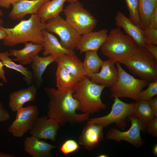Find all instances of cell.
<instances>
[{
	"mask_svg": "<svg viewBox=\"0 0 157 157\" xmlns=\"http://www.w3.org/2000/svg\"><path fill=\"white\" fill-rule=\"evenodd\" d=\"M3 24V21L0 17V40H3L6 37V34L2 26Z\"/></svg>",
	"mask_w": 157,
	"mask_h": 157,
	"instance_id": "41",
	"label": "cell"
},
{
	"mask_svg": "<svg viewBox=\"0 0 157 157\" xmlns=\"http://www.w3.org/2000/svg\"><path fill=\"white\" fill-rule=\"evenodd\" d=\"M138 47L131 37L117 27L110 30L100 48L104 56L115 63L131 55Z\"/></svg>",
	"mask_w": 157,
	"mask_h": 157,
	"instance_id": "3",
	"label": "cell"
},
{
	"mask_svg": "<svg viewBox=\"0 0 157 157\" xmlns=\"http://www.w3.org/2000/svg\"><path fill=\"white\" fill-rule=\"evenodd\" d=\"M104 128L90 120L88 121L78 138L79 143L88 151L93 150L103 140Z\"/></svg>",
	"mask_w": 157,
	"mask_h": 157,
	"instance_id": "13",
	"label": "cell"
},
{
	"mask_svg": "<svg viewBox=\"0 0 157 157\" xmlns=\"http://www.w3.org/2000/svg\"><path fill=\"white\" fill-rule=\"evenodd\" d=\"M156 7L157 0H138L139 14L142 29L149 27L150 17Z\"/></svg>",
	"mask_w": 157,
	"mask_h": 157,
	"instance_id": "28",
	"label": "cell"
},
{
	"mask_svg": "<svg viewBox=\"0 0 157 157\" xmlns=\"http://www.w3.org/2000/svg\"><path fill=\"white\" fill-rule=\"evenodd\" d=\"M45 26L46 22H41L37 15H31L28 19L22 20L13 28L3 27L6 37L3 44L8 47L29 42L42 44V31Z\"/></svg>",
	"mask_w": 157,
	"mask_h": 157,
	"instance_id": "2",
	"label": "cell"
},
{
	"mask_svg": "<svg viewBox=\"0 0 157 157\" xmlns=\"http://www.w3.org/2000/svg\"><path fill=\"white\" fill-rule=\"evenodd\" d=\"M10 117L9 113L4 107L2 102L0 101V123L7 121Z\"/></svg>",
	"mask_w": 157,
	"mask_h": 157,
	"instance_id": "35",
	"label": "cell"
},
{
	"mask_svg": "<svg viewBox=\"0 0 157 157\" xmlns=\"http://www.w3.org/2000/svg\"><path fill=\"white\" fill-rule=\"evenodd\" d=\"M58 64L56 72L57 89L74 93L79 81L63 66Z\"/></svg>",
	"mask_w": 157,
	"mask_h": 157,
	"instance_id": "23",
	"label": "cell"
},
{
	"mask_svg": "<svg viewBox=\"0 0 157 157\" xmlns=\"http://www.w3.org/2000/svg\"><path fill=\"white\" fill-rule=\"evenodd\" d=\"M69 3L63 10L66 20L81 35L93 31L97 19L78 1Z\"/></svg>",
	"mask_w": 157,
	"mask_h": 157,
	"instance_id": "7",
	"label": "cell"
},
{
	"mask_svg": "<svg viewBox=\"0 0 157 157\" xmlns=\"http://www.w3.org/2000/svg\"><path fill=\"white\" fill-rule=\"evenodd\" d=\"M129 12L130 21L141 28V22L138 11V0H125Z\"/></svg>",
	"mask_w": 157,
	"mask_h": 157,
	"instance_id": "30",
	"label": "cell"
},
{
	"mask_svg": "<svg viewBox=\"0 0 157 157\" xmlns=\"http://www.w3.org/2000/svg\"><path fill=\"white\" fill-rule=\"evenodd\" d=\"M128 118L131 123V126L129 130L121 131L116 128H111L108 131L106 138L108 140L118 142L125 141L137 147H140L143 144L141 131H145L144 128L142 123L136 117L131 115Z\"/></svg>",
	"mask_w": 157,
	"mask_h": 157,
	"instance_id": "11",
	"label": "cell"
},
{
	"mask_svg": "<svg viewBox=\"0 0 157 157\" xmlns=\"http://www.w3.org/2000/svg\"><path fill=\"white\" fill-rule=\"evenodd\" d=\"M115 20L116 25L122 28L126 35L134 40L138 47H144L146 43L143 35V29L132 23L120 11L117 12Z\"/></svg>",
	"mask_w": 157,
	"mask_h": 157,
	"instance_id": "16",
	"label": "cell"
},
{
	"mask_svg": "<svg viewBox=\"0 0 157 157\" xmlns=\"http://www.w3.org/2000/svg\"><path fill=\"white\" fill-rule=\"evenodd\" d=\"M37 92V88L34 84L12 92L9 95V108L13 112H17L25 103L34 101Z\"/></svg>",
	"mask_w": 157,
	"mask_h": 157,
	"instance_id": "20",
	"label": "cell"
},
{
	"mask_svg": "<svg viewBox=\"0 0 157 157\" xmlns=\"http://www.w3.org/2000/svg\"><path fill=\"white\" fill-rule=\"evenodd\" d=\"M56 62L63 66L78 81L86 76L83 62L74 53L64 54L58 58Z\"/></svg>",
	"mask_w": 157,
	"mask_h": 157,
	"instance_id": "22",
	"label": "cell"
},
{
	"mask_svg": "<svg viewBox=\"0 0 157 157\" xmlns=\"http://www.w3.org/2000/svg\"><path fill=\"white\" fill-rule=\"evenodd\" d=\"M155 116H157V97H153L148 101Z\"/></svg>",
	"mask_w": 157,
	"mask_h": 157,
	"instance_id": "39",
	"label": "cell"
},
{
	"mask_svg": "<svg viewBox=\"0 0 157 157\" xmlns=\"http://www.w3.org/2000/svg\"><path fill=\"white\" fill-rule=\"evenodd\" d=\"M134 104L131 115L137 117L145 130L149 122L156 117L148 101L139 100Z\"/></svg>",
	"mask_w": 157,
	"mask_h": 157,
	"instance_id": "26",
	"label": "cell"
},
{
	"mask_svg": "<svg viewBox=\"0 0 157 157\" xmlns=\"http://www.w3.org/2000/svg\"><path fill=\"white\" fill-rule=\"evenodd\" d=\"M144 47L149 52L157 58V45L152 44L146 43Z\"/></svg>",
	"mask_w": 157,
	"mask_h": 157,
	"instance_id": "37",
	"label": "cell"
},
{
	"mask_svg": "<svg viewBox=\"0 0 157 157\" xmlns=\"http://www.w3.org/2000/svg\"><path fill=\"white\" fill-rule=\"evenodd\" d=\"M67 0H50L44 3L37 14L40 21L45 23L49 19L59 15L63 10Z\"/></svg>",
	"mask_w": 157,
	"mask_h": 157,
	"instance_id": "24",
	"label": "cell"
},
{
	"mask_svg": "<svg viewBox=\"0 0 157 157\" xmlns=\"http://www.w3.org/2000/svg\"><path fill=\"white\" fill-rule=\"evenodd\" d=\"M20 0H0V6L8 8L11 5Z\"/></svg>",
	"mask_w": 157,
	"mask_h": 157,
	"instance_id": "38",
	"label": "cell"
},
{
	"mask_svg": "<svg viewBox=\"0 0 157 157\" xmlns=\"http://www.w3.org/2000/svg\"><path fill=\"white\" fill-rule=\"evenodd\" d=\"M153 152L155 156H157V144H156L154 147L153 149Z\"/></svg>",
	"mask_w": 157,
	"mask_h": 157,
	"instance_id": "43",
	"label": "cell"
},
{
	"mask_svg": "<svg viewBox=\"0 0 157 157\" xmlns=\"http://www.w3.org/2000/svg\"><path fill=\"white\" fill-rule=\"evenodd\" d=\"M107 156L105 154H101L100 155H99V157H107Z\"/></svg>",
	"mask_w": 157,
	"mask_h": 157,
	"instance_id": "45",
	"label": "cell"
},
{
	"mask_svg": "<svg viewBox=\"0 0 157 157\" xmlns=\"http://www.w3.org/2000/svg\"><path fill=\"white\" fill-rule=\"evenodd\" d=\"M147 88L138 94L139 100L148 101L157 95V81L149 83Z\"/></svg>",
	"mask_w": 157,
	"mask_h": 157,
	"instance_id": "31",
	"label": "cell"
},
{
	"mask_svg": "<svg viewBox=\"0 0 157 157\" xmlns=\"http://www.w3.org/2000/svg\"><path fill=\"white\" fill-rule=\"evenodd\" d=\"M16 112L15 119L8 128V131L15 137L20 138L32 128L39 112L37 106L29 105Z\"/></svg>",
	"mask_w": 157,
	"mask_h": 157,
	"instance_id": "10",
	"label": "cell"
},
{
	"mask_svg": "<svg viewBox=\"0 0 157 157\" xmlns=\"http://www.w3.org/2000/svg\"><path fill=\"white\" fill-rule=\"evenodd\" d=\"M15 156L10 154L5 153L3 152L0 153V157H15Z\"/></svg>",
	"mask_w": 157,
	"mask_h": 157,
	"instance_id": "42",
	"label": "cell"
},
{
	"mask_svg": "<svg viewBox=\"0 0 157 157\" xmlns=\"http://www.w3.org/2000/svg\"><path fill=\"white\" fill-rule=\"evenodd\" d=\"M114 98L111 110L107 115L90 119L95 124L100 125L104 127L113 123L119 128H124L126 125V119L131 115L134 104L125 103L119 98Z\"/></svg>",
	"mask_w": 157,
	"mask_h": 157,
	"instance_id": "9",
	"label": "cell"
},
{
	"mask_svg": "<svg viewBox=\"0 0 157 157\" xmlns=\"http://www.w3.org/2000/svg\"><path fill=\"white\" fill-rule=\"evenodd\" d=\"M50 0H21L14 4L9 17L13 20H19L28 14H37L41 6Z\"/></svg>",
	"mask_w": 157,
	"mask_h": 157,
	"instance_id": "17",
	"label": "cell"
},
{
	"mask_svg": "<svg viewBox=\"0 0 157 157\" xmlns=\"http://www.w3.org/2000/svg\"><path fill=\"white\" fill-rule=\"evenodd\" d=\"M79 146L74 140L69 139L65 141L61 145L60 151L64 155L67 156L69 154L77 151Z\"/></svg>",
	"mask_w": 157,
	"mask_h": 157,
	"instance_id": "32",
	"label": "cell"
},
{
	"mask_svg": "<svg viewBox=\"0 0 157 157\" xmlns=\"http://www.w3.org/2000/svg\"><path fill=\"white\" fill-rule=\"evenodd\" d=\"M78 1V0H67L66 1H67L69 3L74 2Z\"/></svg>",
	"mask_w": 157,
	"mask_h": 157,
	"instance_id": "44",
	"label": "cell"
},
{
	"mask_svg": "<svg viewBox=\"0 0 157 157\" xmlns=\"http://www.w3.org/2000/svg\"><path fill=\"white\" fill-rule=\"evenodd\" d=\"M3 14L1 10H0V17L3 16Z\"/></svg>",
	"mask_w": 157,
	"mask_h": 157,
	"instance_id": "46",
	"label": "cell"
},
{
	"mask_svg": "<svg viewBox=\"0 0 157 157\" xmlns=\"http://www.w3.org/2000/svg\"><path fill=\"white\" fill-rule=\"evenodd\" d=\"M60 126L55 120L47 116L37 118L29 133L39 139L49 140L54 142Z\"/></svg>",
	"mask_w": 157,
	"mask_h": 157,
	"instance_id": "12",
	"label": "cell"
},
{
	"mask_svg": "<svg viewBox=\"0 0 157 157\" xmlns=\"http://www.w3.org/2000/svg\"><path fill=\"white\" fill-rule=\"evenodd\" d=\"M119 63L148 83L157 81V58L144 47L138 46L131 55Z\"/></svg>",
	"mask_w": 157,
	"mask_h": 157,
	"instance_id": "5",
	"label": "cell"
},
{
	"mask_svg": "<svg viewBox=\"0 0 157 157\" xmlns=\"http://www.w3.org/2000/svg\"><path fill=\"white\" fill-rule=\"evenodd\" d=\"M118 71V76L115 84L110 87L111 97H127L136 101H139L138 94L148 83L142 79H138L126 72L120 63H115Z\"/></svg>",
	"mask_w": 157,
	"mask_h": 157,
	"instance_id": "6",
	"label": "cell"
},
{
	"mask_svg": "<svg viewBox=\"0 0 157 157\" xmlns=\"http://www.w3.org/2000/svg\"><path fill=\"white\" fill-rule=\"evenodd\" d=\"M114 62L108 60L104 61L100 72L91 75L90 81L97 84L108 87L114 85L118 76V69Z\"/></svg>",
	"mask_w": 157,
	"mask_h": 157,
	"instance_id": "14",
	"label": "cell"
},
{
	"mask_svg": "<svg viewBox=\"0 0 157 157\" xmlns=\"http://www.w3.org/2000/svg\"><path fill=\"white\" fill-rule=\"evenodd\" d=\"M45 29L59 37L60 43L65 48L73 51L76 48L81 35L60 15L48 20Z\"/></svg>",
	"mask_w": 157,
	"mask_h": 157,
	"instance_id": "8",
	"label": "cell"
},
{
	"mask_svg": "<svg viewBox=\"0 0 157 157\" xmlns=\"http://www.w3.org/2000/svg\"><path fill=\"white\" fill-rule=\"evenodd\" d=\"M56 147L32 135L24 141L25 151L33 157H52L51 151Z\"/></svg>",
	"mask_w": 157,
	"mask_h": 157,
	"instance_id": "19",
	"label": "cell"
},
{
	"mask_svg": "<svg viewBox=\"0 0 157 157\" xmlns=\"http://www.w3.org/2000/svg\"><path fill=\"white\" fill-rule=\"evenodd\" d=\"M148 27L157 29V7L156 8L151 15L149 24Z\"/></svg>",
	"mask_w": 157,
	"mask_h": 157,
	"instance_id": "36",
	"label": "cell"
},
{
	"mask_svg": "<svg viewBox=\"0 0 157 157\" xmlns=\"http://www.w3.org/2000/svg\"><path fill=\"white\" fill-rule=\"evenodd\" d=\"M10 56L9 52L5 51L0 53V60L3 66L19 72L24 76L28 85L31 84L33 78L32 72L29 70L28 67H25L21 64H16L10 57Z\"/></svg>",
	"mask_w": 157,
	"mask_h": 157,
	"instance_id": "27",
	"label": "cell"
},
{
	"mask_svg": "<svg viewBox=\"0 0 157 157\" xmlns=\"http://www.w3.org/2000/svg\"><path fill=\"white\" fill-rule=\"evenodd\" d=\"M44 90L49 99L47 116L60 125L67 123H79L89 120V114L76 113L77 110H80V105L73 97V92L52 87L45 88Z\"/></svg>",
	"mask_w": 157,
	"mask_h": 157,
	"instance_id": "1",
	"label": "cell"
},
{
	"mask_svg": "<svg viewBox=\"0 0 157 157\" xmlns=\"http://www.w3.org/2000/svg\"><path fill=\"white\" fill-rule=\"evenodd\" d=\"M143 35L146 43L157 45V29L148 27L143 30Z\"/></svg>",
	"mask_w": 157,
	"mask_h": 157,
	"instance_id": "33",
	"label": "cell"
},
{
	"mask_svg": "<svg viewBox=\"0 0 157 157\" xmlns=\"http://www.w3.org/2000/svg\"><path fill=\"white\" fill-rule=\"evenodd\" d=\"M145 130L153 136L157 137V116L154 117L149 122Z\"/></svg>",
	"mask_w": 157,
	"mask_h": 157,
	"instance_id": "34",
	"label": "cell"
},
{
	"mask_svg": "<svg viewBox=\"0 0 157 157\" xmlns=\"http://www.w3.org/2000/svg\"><path fill=\"white\" fill-rule=\"evenodd\" d=\"M43 49L42 44L29 42L25 43L22 49H10L9 52L11 56L15 58L13 59V61L18 62L22 65H30L35 57Z\"/></svg>",
	"mask_w": 157,
	"mask_h": 157,
	"instance_id": "21",
	"label": "cell"
},
{
	"mask_svg": "<svg viewBox=\"0 0 157 157\" xmlns=\"http://www.w3.org/2000/svg\"><path fill=\"white\" fill-rule=\"evenodd\" d=\"M85 53L83 66L85 75L89 77L91 75L99 72L104 61L99 57L97 51H88Z\"/></svg>",
	"mask_w": 157,
	"mask_h": 157,
	"instance_id": "29",
	"label": "cell"
},
{
	"mask_svg": "<svg viewBox=\"0 0 157 157\" xmlns=\"http://www.w3.org/2000/svg\"><path fill=\"white\" fill-rule=\"evenodd\" d=\"M42 34L43 41L42 44L44 47L42 53L43 56L52 55L56 61L58 58L64 54L74 53L73 51L65 48L53 34L46 29L43 30Z\"/></svg>",
	"mask_w": 157,
	"mask_h": 157,
	"instance_id": "18",
	"label": "cell"
},
{
	"mask_svg": "<svg viewBox=\"0 0 157 157\" xmlns=\"http://www.w3.org/2000/svg\"><path fill=\"white\" fill-rule=\"evenodd\" d=\"M56 62L54 57L50 55L42 57L38 55L35 56L31 63V67L33 78L38 85L42 83V75L47 67L51 63Z\"/></svg>",
	"mask_w": 157,
	"mask_h": 157,
	"instance_id": "25",
	"label": "cell"
},
{
	"mask_svg": "<svg viewBox=\"0 0 157 157\" xmlns=\"http://www.w3.org/2000/svg\"><path fill=\"white\" fill-rule=\"evenodd\" d=\"M108 30L102 29L81 35L76 48L81 53L88 51H97L101 48L108 35Z\"/></svg>",
	"mask_w": 157,
	"mask_h": 157,
	"instance_id": "15",
	"label": "cell"
},
{
	"mask_svg": "<svg viewBox=\"0 0 157 157\" xmlns=\"http://www.w3.org/2000/svg\"><path fill=\"white\" fill-rule=\"evenodd\" d=\"M85 76L79 81L73 95L79 102L80 110L93 114L106 108L101 99L102 91L106 86L91 81Z\"/></svg>",
	"mask_w": 157,
	"mask_h": 157,
	"instance_id": "4",
	"label": "cell"
},
{
	"mask_svg": "<svg viewBox=\"0 0 157 157\" xmlns=\"http://www.w3.org/2000/svg\"></svg>",
	"mask_w": 157,
	"mask_h": 157,
	"instance_id": "47",
	"label": "cell"
},
{
	"mask_svg": "<svg viewBox=\"0 0 157 157\" xmlns=\"http://www.w3.org/2000/svg\"><path fill=\"white\" fill-rule=\"evenodd\" d=\"M3 66V64L0 60V79L3 82L7 83L8 82V80L5 75Z\"/></svg>",
	"mask_w": 157,
	"mask_h": 157,
	"instance_id": "40",
	"label": "cell"
}]
</instances>
